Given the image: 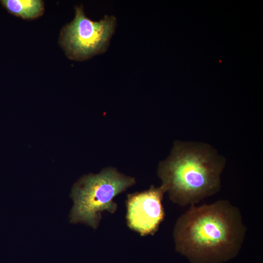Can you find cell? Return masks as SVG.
Returning <instances> with one entry per match:
<instances>
[{
    "mask_svg": "<svg viewBox=\"0 0 263 263\" xmlns=\"http://www.w3.org/2000/svg\"><path fill=\"white\" fill-rule=\"evenodd\" d=\"M2 6L11 14L24 19H34L41 16L44 10L40 0H1Z\"/></svg>",
    "mask_w": 263,
    "mask_h": 263,
    "instance_id": "obj_6",
    "label": "cell"
},
{
    "mask_svg": "<svg viewBox=\"0 0 263 263\" xmlns=\"http://www.w3.org/2000/svg\"><path fill=\"white\" fill-rule=\"evenodd\" d=\"M135 183L134 178L107 168L99 173L82 177L73 186L71 197L74 201L70 218L74 224L81 223L96 229L102 212L113 213L117 209L114 198Z\"/></svg>",
    "mask_w": 263,
    "mask_h": 263,
    "instance_id": "obj_3",
    "label": "cell"
},
{
    "mask_svg": "<svg viewBox=\"0 0 263 263\" xmlns=\"http://www.w3.org/2000/svg\"><path fill=\"white\" fill-rule=\"evenodd\" d=\"M246 228L240 209L226 200L190 206L173 230L175 249L191 263H222L237 256Z\"/></svg>",
    "mask_w": 263,
    "mask_h": 263,
    "instance_id": "obj_1",
    "label": "cell"
},
{
    "mask_svg": "<svg viewBox=\"0 0 263 263\" xmlns=\"http://www.w3.org/2000/svg\"><path fill=\"white\" fill-rule=\"evenodd\" d=\"M225 161L209 144L176 141L157 173L172 202L195 205L220 190Z\"/></svg>",
    "mask_w": 263,
    "mask_h": 263,
    "instance_id": "obj_2",
    "label": "cell"
},
{
    "mask_svg": "<svg viewBox=\"0 0 263 263\" xmlns=\"http://www.w3.org/2000/svg\"><path fill=\"white\" fill-rule=\"evenodd\" d=\"M116 24L113 16L92 20L86 16L82 6H76L74 19L61 31L60 45L71 59L86 60L107 50Z\"/></svg>",
    "mask_w": 263,
    "mask_h": 263,
    "instance_id": "obj_4",
    "label": "cell"
},
{
    "mask_svg": "<svg viewBox=\"0 0 263 263\" xmlns=\"http://www.w3.org/2000/svg\"><path fill=\"white\" fill-rule=\"evenodd\" d=\"M165 188L151 186L146 190L128 195L127 221L129 227L141 236L153 235L165 217L162 205Z\"/></svg>",
    "mask_w": 263,
    "mask_h": 263,
    "instance_id": "obj_5",
    "label": "cell"
}]
</instances>
